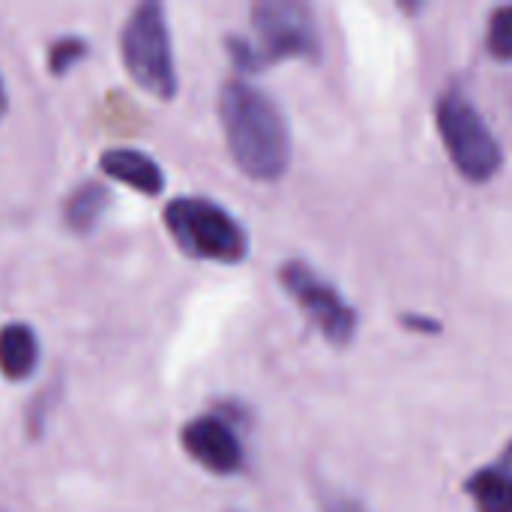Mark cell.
I'll use <instances>...</instances> for the list:
<instances>
[{"label":"cell","mask_w":512,"mask_h":512,"mask_svg":"<svg viewBox=\"0 0 512 512\" xmlns=\"http://www.w3.org/2000/svg\"><path fill=\"white\" fill-rule=\"evenodd\" d=\"M219 117L237 168L255 180H276L291 159V135L270 96L246 81H228L219 96Z\"/></svg>","instance_id":"obj_1"},{"label":"cell","mask_w":512,"mask_h":512,"mask_svg":"<svg viewBox=\"0 0 512 512\" xmlns=\"http://www.w3.org/2000/svg\"><path fill=\"white\" fill-rule=\"evenodd\" d=\"M123 66L138 87L153 93L156 99H171L177 93L174 51L165 9L153 0L135 6L120 33Z\"/></svg>","instance_id":"obj_2"},{"label":"cell","mask_w":512,"mask_h":512,"mask_svg":"<svg viewBox=\"0 0 512 512\" xmlns=\"http://www.w3.org/2000/svg\"><path fill=\"white\" fill-rule=\"evenodd\" d=\"M165 225L177 246L201 261L237 264L246 258V234L237 219L207 198H177L165 207Z\"/></svg>","instance_id":"obj_3"},{"label":"cell","mask_w":512,"mask_h":512,"mask_svg":"<svg viewBox=\"0 0 512 512\" xmlns=\"http://www.w3.org/2000/svg\"><path fill=\"white\" fill-rule=\"evenodd\" d=\"M438 132L462 177L483 183L498 174L504 159L501 144L465 96L447 93L438 102Z\"/></svg>","instance_id":"obj_4"},{"label":"cell","mask_w":512,"mask_h":512,"mask_svg":"<svg viewBox=\"0 0 512 512\" xmlns=\"http://www.w3.org/2000/svg\"><path fill=\"white\" fill-rule=\"evenodd\" d=\"M252 24L258 42H249L252 66L282 57H312L318 51L315 18L309 6L297 0H261L252 6Z\"/></svg>","instance_id":"obj_5"},{"label":"cell","mask_w":512,"mask_h":512,"mask_svg":"<svg viewBox=\"0 0 512 512\" xmlns=\"http://www.w3.org/2000/svg\"><path fill=\"white\" fill-rule=\"evenodd\" d=\"M282 285L285 291L306 309V315L312 318V324L336 345L351 342L357 318L351 312V306L327 285L321 282L306 264L300 261H288L282 267Z\"/></svg>","instance_id":"obj_6"},{"label":"cell","mask_w":512,"mask_h":512,"mask_svg":"<svg viewBox=\"0 0 512 512\" xmlns=\"http://www.w3.org/2000/svg\"><path fill=\"white\" fill-rule=\"evenodd\" d=\"M183 450L210 474H234L243 465V447L219 417H198L183 429Z\"/></svg>","instance_id":"obj_7"},{"label":"cell","mask_w":512,"mask_h":512,"mask_svg":"<svg viewBox=\"0 0 512 512\" xmlns=\"http://www.w3.org/2000/svg\"><path fill=\"white\" fill-rule=\"evenodd\" d=\"M102 171L144 195H159L165 186L162 168L138 150H108L102 156Z\"/></svg>","instance_id":"obj_8"},{"label":"cell","mask_w":512,"mask_h":512,"mask_svg":"<svg viewBox=\"0 0 512 512\" xmlns=\"http://www.w3.org/2000/svg\"><path fill=\"white\" fill-rule=\"evenodd\" d=\"M468 492L480 512H512V444L492 468L471 477Z\"/></svg>","instance_id":"obj_9"},{"label":"cell","mask_w":512,"mask_h":512,"mask_svg":"<svg viewBox=\"0 0 512 512\" xmlns=\"http://www.w3.org/2000/svg\"><path fill=\"white\" fill-rule=\"evenodd\" d=\"M39 363V342L27 324H6L0 330V372L9 381H24Z\"/></svg>","instance_id":"obj_10"},{"label":"cell","mask_w":512,"mask_h":512,"mask_svg":"<svg viewBox=\"0 0 512 512\" xmlns=\"http://www.w3.org/2000/svg\"><path fill=\"white\" fill-rule=\"evenodd\" d=\"M105 207H108V189L102 183L87 180L75 192H69V198L63 204V222H66V228L84 234L102 219Z\"/></svg>","instance_id":"obj_11"},{"label":"cell","mask_w":512,"mask_h":512,"mask_svg":"<svg viewBox=\"0 0 512 512\" xmlns=\"http://www.w3.org/2000/svg\"><path fill=\"white\" fill-rule=\"evenodd\" d=\"M489 51L498 60H512V6L495 9L489 21Z\"/></svg>","instance_id":"obj_12"},{"label":"cell","mask_w":512,"mask_h":512,"mask_svg":"<svg viewBox=\"0 0 512 512\" xmlns=\"http://www.w3.org/2000/svg\"><path fill=\"white\" fill-rule=\"evenodd\" d=\"M84 54H87V42L69 36V39H60V42L51 45V51H48V66H51L54 75H63V72H69Z\"/></svg>","instance_id":"obj_13"},{"label":"cell","mask_w":512,"mask_h":512,"mask_svg":"<svg viewBox=\"0 0 512 512\" xmlns=\"http://www.w3.org/2000/svg\"><path fill=\"white\" fill-rule=\"evenodd\" d=\"M6 114V87H3V78H0V117Z\"/></svg>","instance_id":"obj_14"},{"label":"cell","mask_w":512,"mask_h":512,"mask_svg":"<svg viewBox=\"0 0 512 512\" xmlns=\"http://www.w3.org/2000/svg\"><path fill=\"white\" fill-rule=\"evenodd\" d=\"M330 512H360V510H357L354 504H345V501H342V504H336Z\"/></svg>","instance_id":"obj_15"}]
</instances>
